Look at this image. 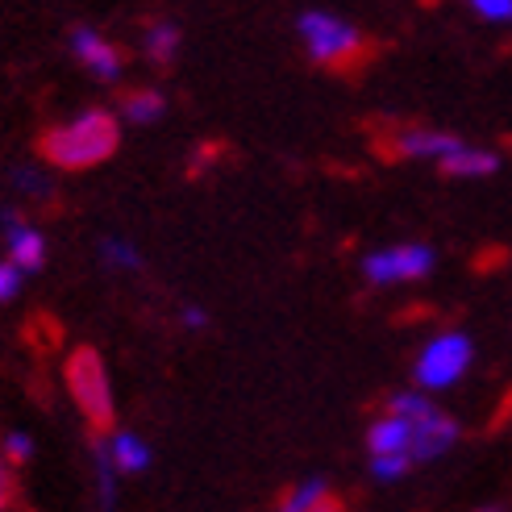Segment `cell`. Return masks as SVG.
I'll list each match as a JSON object with an SVG mask.
<instances>
[{"instance_id":"6da1fadb","label":"cell","mask_w":512,"mask_h":512,"mask_svg":"<svg viewBox=\"0 0 512 512\" xmlns=\"http://www.w3.org/2000/svg\"><path fill=\"white\" fill-rule=\"evenodd\" d=\"M121 130L125 121L117 109H80L42 134V159L55 171H92L121 150Z\"/></svg>"},{"instance_id":"2e32d148","label":"cell","mask_w":512,"mask_h":512,"mask_svg":"<svg viewBox=\"0 0 512 512\" xmlns=\"http://www.w3.org/2000/svg\"><path fill=\"white\" fill-rule=\"evenodd\" d=\"M96 259L105 263L109 271H117V275H134V271L142 267V250H138L130 238L113 234V238H100V246H96Z\"/></svg>"},{"instance_id":"3957f363","label":"cell","mask_w":512,"mask_h":512,"mask_svg":"<svg viewBox=\"0 0 512 512\" xmlns=\"http://www.w3.org/2000/svg\"><path fill=\"white\" fill-rule=\"evenodd\" d=\"M63 388L92 429H100V433L113 429V421H117L113 379H109L105 358H100L92 346H80L63 358Z\"/></svg>"},{"instance_id":"52a82bcc","label":"cell","mask_w":512,"mask_h":512,"mask_svg":"<svg viewBox=\"0 0 512 512\" xmlns=\"http://www.w3.org/2000/svg\"><path fill=\"white\" fill-rule=\"evenodd\" d=\"M438 267V250L429 242H392L363 254V279L371 288H408L421 284Z\"/></svg>"},{"instance_id":"7a4b0ae2","label":"cell","mask_w":512,"mask_h":512,"mask_svg":"<svg viewBox=\"0 0 512 512\" xmlns=\"http://www.w3.org/2000/svg\"><path fill=\"white\" fill-rule=\"evenodd\" d=\"M388 404L408 421V438H413L417 467H429V463H438V458H446L458 446V438H463L458 421L438 404V396H433V392H421V388L396 392Z\"/></svg>"},{"instance_id":"8fae6325","label":"cell","mask_w":512,"mask_h":512,"mask_svg":"<svg viewBox=\"0 0 512 512\" xmlns=\"http://www.w3.org/2000/svg\"><path fill=\"white\" fill-rule=\"evenodd\" d=\"M96 446L105 450V458L113 463V471L121 479H138V475L150 471V463H155V450H150V442L134 429H105V438H100Z\"/></svg>"},{"instance_id":"e0dca14e","label":"cell","mask_w":512,"mask_h":512,"mask_svg":"<svg viewBox=\"0 0 512 512\" xmlns=\"http://www.w3.org/2000/svg\"><path fill=\"white\" fill-rule=\"evenodd\" d=\"M0 454L9 458L13 467H25L34 458V438L25 429H13V433H5V438H0Z\"/></svg>"},{"instance_id":"d6986e66","label":"cell","mask_w":512,"mask_h":512,"mask_svg":"<svg viewBox=\"0 0 512 512\" xmlns=\"http://www.w3.org/2000/svg\"><path fill=\"white\" fill-rule=\"evenodd\" d=\"M21 284H25V271H21L13 259H5V254H0V304L17 300V296H21Z\"/></svg>"},{"instance_id":"ffe728a7","label":"cell","mask_w":512,"mask_h":512,"mask_svg":"<svg viewBox=\"0 0 512 512\" xmlns=\"http://www.w3.org/2000/svg\"><path fill=\"white\" fill-rule=\"evenodd\" d=\"M17 467L9 463L5 454H0V512L5 508H13V500H17V475H13Z\"/></svg>"},{"instance_id":"4fadbf2b","label":"cell","mask_w":512,"mask_h":512,"mask_svg":"<svg viewBox=\"0 0 512 512\" xmlns=\"http://www.w3.org/2000/svg\"><path fill=\"white\" fill-rule=\"evenodd\" d=\"M117 113H121L125 125H138V130H146V125H159L167 117V96L159 88H134V92H125Z\"/></svg>"},{"instance_id":"44dd1931","label":"cell","mask_w":512,"mask_h":512,"mask_svg":"<svg viewBox=\"0 0 512 512\" xmlns=\"http://www.w3.org/2000/svg\"><path fill=\"white\" fill-rule=\"evenodd\" d=\"M179 329H188V334H200V329H209V313H204L200 304H184V309H179Z\"/></svg>"},{"instance_id":"30bf717a","label":"cell","mask_w":512,"mask_h":512,"mask_svg":"<svg viewBox=\"0 0 512 512\" xmlns=\"http://www.w3.org/2000/svg\"><path fill=\"white\" fill-rule=\"evenodd\" d=\"M467 138H458L450 130H425V125H408V130H400L392 138V150L400 159H413V163H429V167H438L454 155L458 146H463Z\"/></svg>"},{"instance_id":"8992f818","label":"cell","mask_w":512,"mask_h":512,"mask_svg":"<svg viewBox=\"0 0 512 512\" xmlns=\"http://www.w3.org/2000/svg\"><path fill=\"white\" fill-rule=\"evenodd\" d=\"M296 38L317 67H350L367 50V38L354 21L329 13V9H309L296 17Z\"/></svg>"},{"instance_id":"9c48e42d","label":"cell","mask_w":512,"mask_h":512,"mask_svg":"<svg viewBox=\"0 0 512 512\" xmlns=\"http://www.w3.org/2000/svg\"><path fill=\"white\" fill-rule=\"evenodd\" d=\"M0 246H5V259H13L25 275H34L46 267L50 259V242L42 234V225H34L25 213L9 209V213H0Z\"/></svg>"},{"instance_id":"5b68a950","label":"cell","mask_w":512,"mask_h":512,"mask_svg":"<svg viewBox=\"0 0 512 512\" xmlns=\"http://www.w3.org/2000/svg\"><path fill=\"white\" fill-rule=\"evenodd\" d=\"M471 367H475V342L463 329H442V334H433L413 358V388L442 396V392L458 388Z\"/></svg>"},{"instance_id":"7c38bea8","label":"cell","mask_w":512,"mask_h":512,"mask_svg":"<svg viewBox=\"0 0 512 512\" xmlns=\"http://www.w3.org/2000/svg\"><path fill=\"white\" fill-rule=\"evenodd\" d=\"M279 508L284 512H329V508H338V496H334V488H329V479L309 475V479L292 483V488L284 492V500H279Z\"/></svg>"},{"instance_id":"ac0fdd59","label":"cell","mask_w":512,"mask_h":512,"mask_svg":"<svg viewBox=\"0 0 512 512\" xmlns=\"http://www.w3.org/2000/svg\"><path fill=\"white\" fill-rule=\"evenodd\" d=\"M471 13L488 25H508L512 21V0H467Z\"/></svg>"},{"instance_id":"277c9868","label":"cell","mask_w":512,"mask_h":512,"mask_svg":"<svg viewBox=\"0 0 512 512\" xmlns=\"http://www.w3.org/2000/svg\"><path fill=\"white\" fill-rule=\"evenodd\" d=\"M417 471L413 438H408V421L392 404H383L367 425V475L379 488H396Z\"/></svg>"},{"instance_id":"9a60e30c","label":"cell","mask_w":512,"mask_h":512,"mask_svg":"<svg viewBox=\"0 0 512 512\" xmlns=\"http://www.w3.org/2000/svg\"><path fill=\"white\" fill-rule=\"evenodd\" d=\"M13 192L21 200H34V204L50 200V192H55V167H50L46 159L42 163H21L13 171Z\"/></svg>"},{"instance_id":"ba28073f","label":"cell","mask_w":512,"mask_h":512,"mask_svg":"<svg viewBox=\"0 0 512 512\" xmlns=\"http://www.w3.org/2000/svg\"><path fill=\"white\" fill-rule=\"evenodd\" d=\"M67 38H71L67 46H71L75 63H80L96 84H117V80H121L125 55H121V46H117L105 30H96V25H75Z\"/></svg>"},{"instance_id":"5bb4252c","label":"cell","mask_w":512,"mask_h":512,"mask_svg":"<svg viewBox=\"0 0 512 512\" xmlns=\"http://www.w3.org/2000/svg\"><path fill=\"white\" fill-rule=\"evenodd\" d=\"M179 46H184V34H179L175 21H150L142 30V55L150 67H171Z\"/></svg>"}]
</instances>
